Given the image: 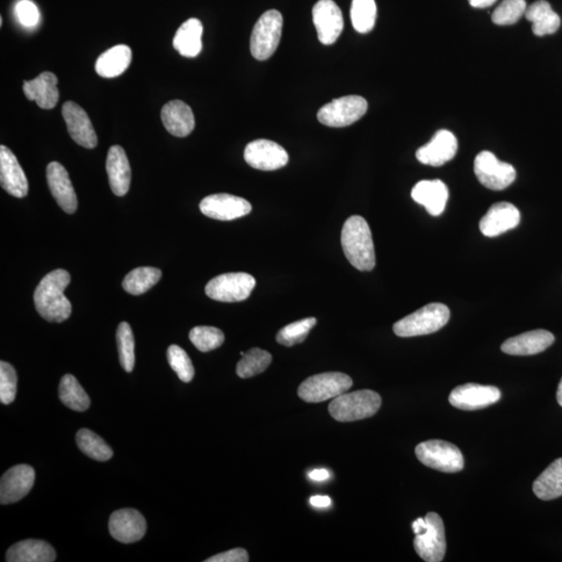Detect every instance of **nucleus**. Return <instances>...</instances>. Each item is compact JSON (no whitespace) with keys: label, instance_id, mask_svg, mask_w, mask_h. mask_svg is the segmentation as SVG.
<instances>
[{"label":"nucleus","instance_id":"nucleus-1","mask_svg":"<svg viewBox=\"0 0 562 562\" xmlns=\"http://www.w3.org/2000/svg\"><path fill=\"white\" fill-rule=\"evenodd\" d=\"M71 281L66 270L57 269L47 274L35 291V306L43 319L48 322L66 321L72 313L71 302L65 296V289Z\"/></svg>","mask_w":562,"mask_h":562},{"label":"nucleus","instance_id":"nucleus-2","mask_svg":"<svg viewBox=\"0 0 562 562\" xmlns=\"http://www.w3.org/2000/svg\"><path fill=\"white\" fill-rule=\"evenodd\" d=\"M341 243L346 257L359 271L369 272L376 265L372 233L360 216H351L344 223Z\"/></svg>","mask_w":562,"mask_h":562},{"label":"nucleus","instance_id":"nucleus-3","mask_svg":"<svg viewBox=\"0 0 562 562\" xmlns=\"http://www.w3.org/2000/svg\"><path fill=\"white\" fill-rule=\"evenodd\" d=\"M380 406L381 397L378 393L360 390L338 396L330 402L328 410L338 422H355L373 416Z\"/></svg>","mask_w":562,"mask_h":562},{"label":"nucleus","instance_id":"nucleus-4","mask_svg":"<svg viewBox=\"0 0 562 562\" xmlns=\"http://www.w3.org/2000/svg\"><path fill=\"white\" fill-rule=\"evenodd\" d=\"M450 320V309L442 304L423 306L394 324V333L400 337L435 334Z\"/></svg>","mask_w":562,"mask_h":562},{"label":"nucleus","instance_id":"nucleus-5","mask_svg":"<svg viewBox=\"0 0 562 562\" xmlns=\"http://www.w3.org/2000/svg\"><path fill=\"white\" fill-rule=\"evenodd\" d=\"M283 24V15L276 10L265 12L257 20L250 39L251 55L255 59L266 61L276 52Z\"/></svg>","mask_w":562,"mask_h":562},{"label":"nucleus","instance_id":"nucleus-6","mask_svg":"<svg viewBox=\"0 0 562 562\" xmlns=\"http://www.w3.org/2000/svg\"><path fill=\"white\" fill-rule=\"evenodd\" d=\"M353 381L347 374L327 372L314 375L298 388L299 397L308 403L335 399L350 390Z\"/></svg>","mask_w":562,"mask_h":562},{"label":"nucleus","instance_id":"nucleus-7","mask_svg":"<svg viewBox=\"0 0 562 562\" xmlns=\"http://www.w3.org/2000/svg\"><path fill=\"white\" fill-rule=\"evenodd\" d=\"M416 456L424 466L443 473H457L463 470V453L456 445L441 439H430L416 447Z\"/></svg>","mask_w":562,"mask_h":562},{"label":"nucleus","instance_id":"nucleus-8","mask_svg":"<svg viewBox=\"0 0 562 562\" xmlns=\"http://www.w3.org/2000/svg\"><path fill=\"white\" fill-rule=\"evenodd\" d=\"M256 286V278L248 273H226L208 281L206 293L216 301L240 302L250 296Z\"/></svg>","mask_w":562,"mask_h":562},{"label":"nucleus","instance_id":"nucleus-9","mask_svg":"<svg viewBox=\"0 0 562 562\" xmlns=\"http://www.w3.org/2000/svg\"><path fill=\"white\" fill-rule=\"evenodd\" d=\"M367 111L366 100L358 95L343 96L321 107L318 120L329 127H345L356 124Z\"/></svg>","mask_w":562,"mask_h":562},{"label":"nucleus","instance_id":"nucleus-10","mask_svg":"<svg viewBox=\"0 0 562 562\" xmlns=\"http://www.w3.org/2000/svg\"><path fill=\"white\" fill-rule=\"evenodd\" d=\"M474 172L482 186L494 191L507 189L517 177L514 166L499 161L491 151H482L475 158Z\"/></svg>","mask_w":562,"mask_h":562},{"label":"nucleus","instance_id":"nucleus-11","mask_svg":"<svg viewBox=\"0 0 562 562\" xmlns=\"http://www.w3.org/2000/svg\"><path fill=\"white\" fill-rule=\"evenodd\" d=\"M425 518L427 529L416 536L415 550L424 561L441 562L447 549L444 522L436 513H429Z\"/></svg>","mask_w":562,"mask_h":562},{"label":"nucleus","instance_id":"nucleus-12","mask_svg":"<svg viewBox=\"0 0 562 562\" xmlns=\"http://www.w3.org/2000/svg\"><path fill=\"white\" fill-rule=\"evenodd\" d=\"M244 158L252 168L262 171L278 170L289 162V155L283 146L265 139L249 143Z\"/></svg>","mask_w":562,"mask_h":562},{"label":"nucleus","instance_id":"nucleus-13","mask_svg":"<svg viewBox=\"0 0 562 562\" xmlns=\"http://www.w3.org/2000/svg\"><path fill=\"white\" fill-rule=\"evenodd\" d=\"M313 20L322 45H333L344 28L342 11L334 0H319L313 8Z\"/></svg>","mask_w":562,"mask_h":562},{"label":"nucleus","instance_id":"nucleus-14","mask_svg":"<svg viewBox=\"0 0 562 562\" xmlns=\"http://www.w3.org/2000/svg\"><path fill=\"white\" fill-rule=\"evenodd\" d=\"M501 399L498 387L466 384L459 386L451 392L449 402L451 406L463 410H477L495 405Z\"/></svg>","mask_w":562,"mask_h":562},{"label":"nucleus","instance_id":"nucleus-15","mask_svg":"<svg viewBox=\"0 0 562 562\" xmlns=\"http://www.w3.org/2000/svg\"><path fill=\"white\" fill-rule=\"evenodd\" d=\"M200 211L206 217L220 221H232L250 214L252 206L246 199L229 196V194H214L200 203Z\"/></svg>","mask_w":562,"mask_h":562},{"label":"nucleus","instance_id":"nucleus-16","mask_svg":"<svg viewBox=\"0 0 562 562\" xmlns=\"http://www.w3.org/2000/svg\"><path fill=\"white\" fill-rule=\"evenodd\" d=\"M35 473L31 466L17 465L6 471L0 481V503L3 506L16 503L31 492Z\"/></svg>","mask_w":562,"mask_h":562},{"label":"nucleus","instance_id":"nucleus-17","mask_svg":"<svg viewBox=\"0 0 562 562\" xmlns=\"http://www.w3.org/2000/svg\"><path fill=\"white\" fill-rule=\"evenodd\" d=\"M109 529L111 536L118 542L132 544L139 542L146 536L147 524L138 510L125 508L112 514Z\"/></svg>","mask_w":562,"mask_h":562},{"label":"nucleus","instance_id":"nucleus-18","mask_svg":"<svg viewBox=\"0 0 562 562\" xmlns=\"http://www.w3.org/2000/svg\"><path fill=\"white\" fill-rule=\"evenodd\" d=\"M62 114L72 140L85 148L93 149L97 146L95 129L92 125L88 114L82 106L74 102L65 103Z\"/></svg>","mask_w":562,"mask_h":562},{"label":"nucleus","instance_id":"nucleus-19","mask_svg":"<svg viewBox=\"0 0 562 562\" xmlns=\"http://www.w3.org/2000/svg\"><path fill=\"white\" fill-rule=\"evenodd\" d=\"M458 149V142L451 132L442 129L438 131L434 138L417 149L416 156L417 161L424 165L439 167L448 163L456 156Z\"/></svg>","mask_w":562,"mask_h":562},{"label":"nucleus","instance_id":"nucleus-20","mask_svg":"<svg viewBox=\"0 0 562 562\" xmlns=\"http://www.w3.org/2000/svg\"><path fill=\"white\" fill-rule=\"evenodd\" d=\"M0 184L10 196L24 198L28 193L25 173L15 155L5 146H0Z\"/></svg>","mask_w":562,"mask_h":562},{"label":"nucleus","instance_id":"nucleus-21","mask_svg":"<svg viewBox=\"0 0 562 562\" xmlns=\"http://www.w3.org/2000/svg\"><path fill=\"white\" fill-rule=\"evenodd\" d=\"M520 220L521 214L514 205L498 203L489 207L480 220L479 227L482 235L495 237L516 228Z\"/></svg>","mask_w":562,"mask_h":562},{"label":"nucleus","instance_id":"nucleus-22","mask_svg":"<svg viewBox=\"0 0 562 562\" xmlns=\"http://www.w3.org/2000/svg\"><path fill=\"white\" fill-rule=\"evenodd\" d=\"M47 183L50 192L64 212L74 214L77 208V197L68 172L64 166L52 162L47 166Z\"/></svg>","mask_w":562,"mask_h":562},{"label":"nucleus","instance_id":"nucleus-23","mask_svg":"<svg viewBox=\"0 0 562 562\" xmlns=\"http://www.w3.org/2000/svg\"><path fill=\"white\" fill-rule=\"evenodd\" d=\"M555 337L544 329L528 331L522 335L508 338L501 346V350L509 356H535L549 348Z\"/></svg>","mask_w":562,"mask_h":562},{"label":"nucleus","instance_id":"nucleus-24","mask_svg":"<svg viewBox=\"0 0 562 562\" xmlns=\"http://www.w3.org/2000/svg\"><path fill=\"white\" fill-rule=\"evenodd\" d=\"M412 198L431 216H439L445 211L449 191L442 180H421L413 187Z\"/></svg>","mask_w":562,"mask_h":562},{"label":"nucleus","instance_id":"nucleus-25","mask_svg":"<svg viewBox=\"0 0 562 562\" xmlns=\"http://www.w3.org/2000/svg\"><path fill=\"white\" fill-rule=\"evenodd\" d=\"M106 172L115 196H125L131 186L132 170L125 151L121 146L110 148L106 157Z\"/></svg>","mask_w":562,"mask_h":562},{"label":"nucleus","instance_id":"nucleus-26","mask_svg":"<svg viewBox=\"0 0 562 562\" xmlns=\"http://www.w3.org/2000/svg\"><path fill=\"white\" fill-rule=\"evenodd\" d=\"M161 117L167 131L178 138L189 135L196 127V117L189 105L182 100H172L163 106Z\"/></svg>","mask_w":562,"mask_h":562},{"label":"nucleus","instance_id":"nucleus-27","mask_svg":"<svg viewBox=\"0 0 562 562\" xmlns=\"http://www.w3.org/2000/svg\"><path fill=\"white\" fill-rule=\"evenodd\" d=\"M57 77L52 72H43L38 77L24 83V92L28 100H34L41 109H54L59 102Z\"/></svg>","mask_w":562,"mask_h":562},{"label":"nucleus","instance_id":"nucleus-28","mask_svg":"<svg viewBox=\"0 0 562 562\" xmlns=\"http://www.w3.org/2000/svg\"><path fill=\"white\" fill-rule=\"evenodd\" d=\"M5 557L8 562H53L56 553L45 540L25 539L13 545Z\"/></svg>","mask_w":562,"mask_h":562},{"label":"nucleus","instance_id":"nucleus-29","mask_svg":"<svg viewBox=\"0 0 562 562\" xmlns=\"http://www.w3.org/2000/svg\"><path fill=\"white\" fill-rule=\"evenodd\" d=\"M204 26L196 18L186 20L180 26L173 39V47L179 55L186 57H196L203 50Z\"/></svg>","mask_w":562,"mask_h":562},{"label":"nucleus","instance_id":"nucleus-30","mask_svg":"<svg viewBox=\"0 0 562 562\" xmlns=\"http://www.w3.org/2000/svg\"><path fill=\"white\" fill-rule=\"evenodd\" d=\"M525 17L532 24V32L538 37L553 35L559 30L560 17L546 0H537L526 9Z\"/></svg>","mask_w":562,"mask_h":562},{"label":"nucleus","instance_id":"nucleus-31","mask_svg":"<svg viewBox=\"0 0 562 562\" xmlns=\"http://www.w3.org/2000/svg\"><path fill=\"white\" fill-rule=\"evenodd\" d=\"M132 57L133 53L129 46H114L98 57L95 64L97 75L105 78L124 75L132 63Z\"/></svg>","mask_w":562,"mask_h":562},{"label":"nucleus","instance_id":"nucleus-32","mask_svg":"<svg viewBox=\"0 0 562 562\" xmlns=\"http://www.w3.org/2000/svg\"><path fill=\"white\" fill-rule=\"evenodd\" d=\"M533 492L538 499L550 501L562 496V457L553 463L539 475L533 484Z\"/></svg>","mask_w":562,"mask_h":562},{"label":"nucleus","instance_id":"nucleus-33","mask_svg":"<svg viewBox=\"0 0 562 562\" xmlns=\"http://www.w3.org/2000/svg\"><path fill=\"white\" fill-rule=\"evenodd\" d=\"M59 396L63 405L75 412H85L90 407L89 396L74 375H65L61 379Z\"/></svg>","mask_w":562,"mask_h":562},{"label":"nucleus","instance_id":"nucleus-34","mask_svg":"<svg viewBox=\"0 0 562 562\" xmlns=\"http://www.w3.org/2000/svg\"><path fill=\"white\" fill-rule=\"evenodd\" d=\"M162 277V271L154 266H140L127 274L122 286L135 296L148 292Z\"/></svg>","mask_w":562,"mask_h":562},{"label":"nucleus","instance_id":"nucleus-35","mask_svg":"<svg viewBox=\"0 0 562 562\" xmlns=\"http://www.w3.org/2000/svg\"><path fill=\"white\" fill-rule=\"evenodd\" d=\"M76 443L79 450L92 459L106 461L112 458L113 450L102 437L89 429H81L76 435Z\"/></svg>","mask_w":562,"mask_h":562},{"label":"nucleus","instance_id":"nucleus-36","mask_svg":"<svg viewBox=\"0 0 562 562\" xmlns=\"http://www.w3.org/2000/svg\"><path fill=\"white\" fill-rule=\"evenodd\" d=\"M272 363V356L268 351L252 348L245 353L242 359L236 365L237 376L250 378L268 369Z\"/></svg>","mask_w":562,"mask_h":562},{"label":"nucleus","instance_id":"nucleus-37","mask_svg":"<svg viewBox=\"0 0 562 562\" xmlns=\"http://www.w3.org/2000/svg\"><path fill=\"white\" fill-rule=\"evenodd\" d=\"M351 21L360 34L370 33L376 23L377 8L375 0H352Z\"/></svg>","mask_w":562,"mask_h":562},{"label":"nucleus","instance_id":"nucleus-38","mask_svg":"<svg viewBox=\"0 0 562 562\" xmlns=\"http://www.w3.org/2000/svg\"><path fill=\"white\" fill-rule=\"evenodd\" d=\"M117 345L121 366L131 373L134 370L135 356V337L132 327L126 322L119 324L117 334Z\"/></svg>","mask_w":562,"mask_h":562},{"label":"nucleus","instance_id":"nucleus-39","mask_svg":"<svg viewBox=\"0 0 562 562\" xmlns=\"http://www.w3.org/2000/svg\"><path fill=\"white\" fill-rule=\"evenodd\" d=\"M316 324V318H306L297 322H294L279 330L276 336V341L286 347H293V346L304 342Z\"/></svg>","mask_w":562,"mask_h":562},{"label":"nucleus","instance_id":"nucleus-40","mask_svg":"<svg viewBox=\"0 0 562 562\" xmlns=\"http://www.w3.org/2000/svg\"><path fill=\"white\" fill-rule=\"evenodd\" d=\"M190 341L201 352L217 349L225 343V334L219 328L197 326L190 331Z\"/></svg>","mask_w":562,"mask_h":562},{"label":"nucleus","instance_id":"nucleus-41","mask_svg":"<svg viewBox=\"0 0 562 562\" xmlns=\"http://www.w3.org/2000/svg\"><path fill=\"white\" fill-rule=\"evenodd\" d=\"M527 4L525 0H503L492 15L495 25H513L525 15Z\"/></svg>","mask_w":562,"mask_h":562},{"label":"nucleus","instance_id":"nucleus-42","mask_svg":"<svg viewBox=\"0 0 562 562\" xmlns=\"http://www.w3.org/2000/svg\"><path fill=\"white\" fill-rule=\"evenodd\" d=\"M167 357L172 370L177 374V376L184 383H191L196 375V370L192 364V360L186 352L180 348L177 345H172L168 348Z\"/></svg>","mask_w":562,"mask_h":562},{"label":"nucleus","instance_id":"nucleus-43","mask_svg":"<svg viewBox=\"0 0 562 562\" xmlns=\"http://www.w3.org/2000/svg\"><path fill=\"white\" fill-rule=\"evenodd\" d=\"M17 373L9 363H0V401L11 405L17 394Z\"/></svg>","mask_w":562,"mask_h":562},{"label":"nucleus","instance_id":"nucleus-44","mask_svg":"<svg viewBox=\"0 0 562 562\" xmlns=\"http://www.w3.org/2000/svg\"><path fill=\"white\" fill-rule=\"evenodd\" d=\"M16 15L20 24L26 27L37 25L40 19L37 5L31 2V0H21L16 5Z\"/></svg>","mask_w":562,"mask_h":562},{"label":"nucleus","instance_id":"nucleus-45","mask_svg":"<svg viewBox=\"0 0 562 562\" xmlns=\"http://www.w3.org/2000/svg\"><path fill=\"white\" fill-rule=\"evenodd\" d=\"M206 562H248L249 555L242 547L229 550L225 553L215 555V557L206 560Z\"/></svg>","mask_w":562,"mask_h":562},{"label":"nucleus","instance_id":"nucleus-46","mask_svg":"<svg viewBox=\"0 0 562 562\" xmlns=\"http://www.w3.org/2000/svg\"><path fill=\"white\" fill-rule=\"evenodd\" d=\"M311 504L315 507H328L331 506V499L326 496H315L311 498Z\"/></svg>","mask_w":562,"mask_h":562},{"label":"nucleus","instance_id":"nucleus-47","mask_svg":"<svg viewBox=\"0 0 562 562\" xmlns=\"http://www.w3.org/2000/svg\"><path fill=\"white\" fill-rule=\"evenodd\" d=\"M412 527L416 536L421 535V533L427 531V518H416V520L413 523Z\"/></svg>","mask_w":562,"mask_h":562},{"label":"nucleus","instance_id":"nucleus-48","mask_svg":"<svg viewBox=\"0 0 562 562\" xmlns=\"http://www.w3.org/2000/svg\"><path fill=\"white\" fill-rule=\"evenodd\" d=\"M330 477V474L326 468H320V470H314L309 473V477H311L315 481H324L327 480Z\"/></svg>","mask_w":562,"mask_h":562},{"label":"nucleus","instance_id":"nucleus-49","mask_svg":"<svg viewBox=\"0 0 562 562\" xmlns=\"http://www.w3.org/2000/svg\"><path fill=\"white\" fill-rule=\"evenodd\" d=\"M497 0H468V3L473 6V8L477 9H485L488 8V6L493 5Z\"/></svg>","mask_w":562,"mask_h":562},{"label":"nucleus","instance_id":"nucleus-50","mask_svg":"<svg viewBox=\"0 0 562 562\" xmlns=\"http://www.w3.org/2000/svg\"><path fill=\"white\" fill-rule=\"evenodd\" d=\"M557 401L559 403V406L562 407V378L560 380L558 388H557Z\"/></svg>","mask_w":562,"mask_h":562}]
</instances>
